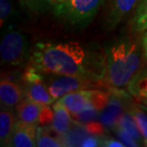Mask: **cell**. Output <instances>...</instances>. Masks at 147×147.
Here are the masks:
<instances>
[{
	"label": "cell",
	"mask_w": 147,
	"mask_h": 147,
	"mask_svg": "<svg viewBox=\"0 0 147 147\" xmlns=\"http://www.w3.org/2000/svg\"><path fill=\"white\" fill-rule=\"evenodd\" d=\"M53 110L54 117L51 123L52 130L59 137L65 136L68 134L71 127V113L58 100H55L53 103Z\"/></svg>",
	"instance_id": "obj_10"
},
{
	"label": "cell",
	"mask_w": 147,
	"mask_h": 147,
	"mask_svg": "<svg viewBox=\"0 0 147 147\" xmlns=\"http://www.w3.org/2000/svg\"><path fill=\"white\" fill-rule=\"evenodd\" d=\"M25 96L24 90L16 82L4 78L0 82V100L2 106L7 108L16 107Z\"/></svg>",
	"instance_id": "obj_8"
},
{
	"label": "cell",
	"mask_w": 147,
	"mask_h": 147,
	"mask_svg": "<svg viewBox=\"0 0 147 147\" xmlns=\"http://www.w3.org/2000/svg\"><path fill=\"white\" fill-rule=\"evenodd\" d=\"M109 96L101 90L85 89L67 94L57 99L73 115L89 111H98L107 104Z\"/></svg>",
	"instance_id": "obj_4"
},
{
	"label": "cell",
	"mask_w": 147,
	"mask_h": 147,
	"mask_svg": "<svg viewBox=\"0 0 147 147\" xmlns=\"http://www.w3.org/2000/svg\"><path fill=\"white\" fill-rule=\"evenodd\" d=\"M30 63L48 75L86 76L101 80L105 76V54L75 41L37 43L31 53Z\"/></svg>",
	"instance_id": "obj_1"
},
{
	"label": "cell",
	"mask_w": 147,
	"mask_h": 147,
	"mask_svg": "<svg viewBox=\"0 0 147 147\" xmlns=\"http://www.w3.org/2000/svg\"><path fill=\"white\" fill-rule=\"evenodd\" d=\"M104 0H65L55 3L54 13L62 21L73 26L87 25L92 20Z\"/></svg>",
	"instance_id": "obj_3"
},
{
	"label": "cell",
	"mask_w": 147,
	"mask_h": 147,
	"mask_svg": "<svg viewBox=\"0 0 147 147\" xmlns=\"http://www.w3.org/2000/svg\"><path fill=\"white\" fill-rule=\"evenodd\" d=\"M140 66V51L136 43L119 39L105 52L104 80L115 89L127 87Z\"/></svg>",
	"instance_id": "obj_2"
},
{
	"label": "cell",
	"mask_w": 147,
	"mask_h": 147,
	"mask_svg": "<svg viewBox=\"0 0 147 147\" xmlns=\"http://www.w3.org/2000/svg\"><path fill=\"white\" fill-rule=\"evenodd\" d=\"M82 147H95V146H103V140L96 136H88L82 140L79 144Z\"/></svg>",
	"instance_id": "obj_21"
},
{
	"label": "cell",
	"mask_w": 147,
	"mask_h": 147,
	"mask_svg": "<svg viewBox=\"0 0 147 147\" xmlns=\"http://www.w3.org/2000/svg\"><path fill=\"white\" fill-rule=\"evenodd\" d=\"M16 117L11 108L4 107L0 112V142L1 146L11 145V135L16 125Z\"/></svg>",
	"instance_id": "obj_12"
},
{
	"label": "cell",
	"mask_w": 147,
	"mask_h": 147,
	"mask_svg": "<svg viewBox=\"0 0 147 147\" xmlns=\"http://www.w3.org/2000/svg\"><path fill=\"white\" fill-rule=\"evenodd\" d=\"M48 85L50 95L55 100L61 98L67 94L85 89H96L99 87L101 79H96L86 76H57L53 75Z\"/></svg>",
	"instance_id": "obj_6"
},
{
	"label": "cell",
	"mask_w": 147,
	"mask_h": 147,
	"mask_svg": "<svg viewBox=\"0 0 147 147\" xmlns=\"http://www.w3.org/2000/svg\"><path fill=\"white\" fill-rule=\"evenodd\" d=\"M130 114L132 115L140 134H142L143 145L147 146V111L144 105L133 106Z\"/></svg>",
	"instance_id": "obj_15"
},
{
	"label": "cell",
	"mask_w": 147,
	"mask_h": 147,
	"mask_svg": "<svg viewBox=\"0 0 147 147\" xmlns=\"http://www.w3.org/2000/svg\"><path fill=\"white\" fill-rule=\"evenodd\" d=\"M53 4H55V3H59V2H63L65 1V0H51Z\"/></svg>",
	"instance_id": "obj_24"
},
{
	"label": "cell",
	"mask_w": 147,
	"mask_h": 147,
	"mask_svg": "<svg viewBox=\"0 0 147 147\" xmlns=\"http://www.w3.org/2000/svg\"><path fill=\"white\" fill-rule=\"evenodd\" d=\"M140 101H142L143 104L146 105V106H147V99H140Z\"/></svg>",
	"instance_id": "obj_25"
},
{
	"label": "cell",
	"mask_w": 147,
	"mask_h": 147,
	"mask_svg": "<svg viewBox=\"0 0 147 147\" xmlns=\"http://www.w3.org/2000/svg\"><path fill=\"white\" fill-rule=\"evenodd\" d=\"M22 6L33 13H40L45 11L48 6L53 4L51 0H19Z\"/></svg>",
	"instance_id": "obj_19"
},
{
	"label": "cell",
	"mask_w": 147,
	"mask_h": 147,
	"mask_svg": "<svg viewBox=\"0 0 147 147\" xmlns=\"http://www.w3.org/2000/svg\"><path fill=\"white\" fill-rule=\"evenodd\" d=\"M103 146L108 147H124L125 144L120 140H117L114 139H107L103 140Z\"/></svg>",
	"instance_id": "obj_22"
},
{
	"label": "cell",
	"mask_w": 147,
	"mask_h": 147,
	"mask_svg": "<svg viewBox=\"0 0 147 147\" xmlns=\"http://www.w3.org/2000/svg\"><path fill=\"white\" fill-rule=\"evenodd\" d=\"M120 127L124 129L128 134H130L137 140L138 143L143 142L142 134H140L139 128H138L136 122H135L133 117L130 113L123 115L122 117L120 119Z\"/></svg>",
	"instance_id": "obj_18"
},
{
	"label": "cell",
	"mask_w": 147,
	"mask_h": 147,
	"mask_svg": "<svg viewBox=\"0 0 147 147\" xmlns=\"http://www.w3.org/2000/svg\"><path fill=\"white\" fill-rule=\"evenodd\" d=\"M37 126L28 124L20 120H16L13 135H11V145L16 147H34L36 146Z\"/></svg>",
	"instance_id": "obj_7"
},
{
	"label": "cell",
	"mask_w": 147,
	"mask_h": 147,
	"mask_svg": "<svg viewBox=\"0 0 147 147\" xmlns=\"http://www.w3.org/2000/svg\"><path fill=\"white\" fill-rule=\"evenodd\" d=\"M140 0H114L111 11L108 17V23L110 27L116 26L120 22L126 14L133 10Z\"/></svg>",
	"instance_id": "obj_13"
},
{
	"label": "cell",
	"mask_w": 147,
	"mask_h": 147,
	"mask_svg": "<svg viewBox=\"0 0 147 147\" xmlns=\"http://www.w3.org/2000/svg\"><path fill=\"white\" fill-rule=\"evenodd\" d=\"M24 88L25 98L36 102L41 106H50L55 101L50 95L48 87L43 83V80L25 81Z\"/></svg>",
	"instance_id": "obj_9"
},
{
	"label": "cell",
	"mask_w": 147,
	"mask_h": 147,
	"mask_svg": "<svg viewBox=\"0 0 147 147\" xmlns=\"http://www.w3.org/2000/svg\"><path fill=\"white\" fill-rule=\"evenodd\" d=\"M143 105H144V104H143ZM144 107H145V109H146V111H147V106H146V105H144Z\"/></svg>",
	"instance_id": "obj_26"
},
{
	"label": "cell",
	"mask_w": 147,
	"mask_h": 147,
	"mask_svg": "<svg viewBox=\"0 0 147 147\" xmlns=\"http://www.w3.org/2000/svg\"><path fill=\"white\" fill-rule=\"evenodd\" d=\"M60 139L53 137L49 132L41 128L37 129L36 136V146L38 147H62L65 146Z\"/></svg>",
	"instance_id": "obj_17"
},
{
	"label": "cell",
	"mask_w": 147,
	"mask_h": 147,
	"mask_svg": "<svg viewBox=\"0 0 147 147\" xmlns=\"http://www.w3.org/2000/svg\"><path fill=\"white\" fill-rule=\"evenodd\" d=\"M30 42L27 36L19 31H9L0 44V55L3 63L20 66L30 59Z\"/></svg>",
	"instance_id": "obj_5"
},
{
	"label": "cell",
	"mask_w": 147,
	"mask_h": 147,
	"mask_svg": "<svg viewBox=\"0 0 147 147\" xmlns=\"http://www.w3.org/2000/svg\"><path fill=\"white\" fill-rule=\"evenodd\" d=\"M43 107L27 98H23L16 106L17 120L28 124L37 125V123H39Z\"/></svg>",
	"instance_id": "obj_11"
},
{
	"label": "cell",
	"mask_w": 147,
	"mask_h": 147,
	"mask_svg": "<svg viewBox=\"0 0 147 147\" xmlns=\"http://www.w3.org/2000/svg\"><path fill=\"white\" fill-rule=\"evenodd\" d=\"M128 92L139 99H147V69L139 71L127 86Z\"/></svg>",
	"instance_id": "obj_14"
},
{
	"label": "cell",
	"mask_w": 147,
	"mask_h": 147,
	"mask_svg": "<svg viewBox=\"0 0 147 147\" xmlns=\"http://www.w3.org/2000/svg\"><path fill=\"white\" fill-rule=\"evenodd\" d=\"M133 28L137 32L147 30V0H140L133 18Z\"/></svg>",
	"instance_id": "obj_16"
},
{
	"label": "cell",
	"mask_w": 147,
	"mask_h": 147,
	"mask_svg": "<svg viewBox=\"0 0 147 147\" xmlns=\"http://www.w3.org/2000/svg\"><path fill=\"white\" fill-rule=\"evenodd\" d=\"M11 13V0H0V21L1 27L6 20L10 17Z\"/></svg>",
	"instance_id": "obj_20"
},
{
	"label": "cell",
	"mask_w": 147,
	"mask_h": 147,
	"mask_svg": "<svg viewBox=\"0 0 147 147\" xmlns=\"http://www.w3.org/2000/svg\"><path fill=\"white\" fill-rule=\"evenodd\" d=\"M142 48H143V54H144V57L147 59V30L142 39Z\"/></svg>",
	"instance_id": "obj_23"
}]
</instances>
